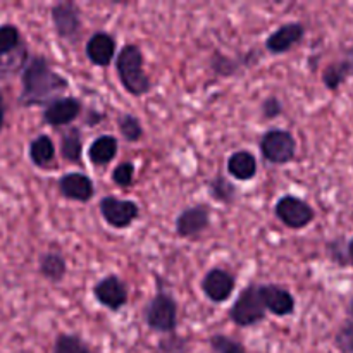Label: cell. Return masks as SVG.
Here are the masks:
<instances>
[{
    "label": "cell",
    "mask_w": 353,
    "mask_h": 353,
    "mask_svg": "<svg viewBox=\"0 0 353 353\" xmlns=\"http://www.w3.org/2000/svg\"><path fill=\"white\" fill-rule=\"evenodd\" d=\"M69 88V81L43 55H31L21 71V93L17 103L21 107H40L61 99V93Z\"/></svg>",
    "instance_id": "6da1fadb"
},
{
    "label": "cell",
    "mask_w": 353,
    "mask_h": 353,
    "mask_svg": "<svg viewBox=\"0 0 353 353\" xmlns=\"http://www.w3.org/2000/svg\"><path fill=\"white\" fill-rule=\"evenodd\" d=\"M116 69L123 88L130 95L141 97L150 92V76L143 69V54L140 47L134 43H128L121 48L116 55Z\"/></svg>",
    "instance_id": "7a4b0ae2"
},
{
    "label": "cell",
    "mask_w": 353,
    "mask_h": 353,
    "mask_svg": "<svg viewBox=\"0 0 353 353\" xmlns=\"http://www.w3.org/2000/svg\"><path fill=\"white\" fill-rule=\"evenodd\" d=\"M28 61V47L19 28L12 23L0 24V72L23 71Z\"/></svg>",
    "instance_id": "3957f363"
},
{
    "label": "cell",
    "mask_w": 353,
    "mask_h": 353,
    "mask_svg": "<svg viewBox=\"0 0 353 353\" xmlns=\"http://www.w3.org/2000/svg\"><path fill=\"white\" fill-rule=\"evenodd\" d=\"M145 324L152 331L171 334L178 327V302L168 292H159L143 310Z\"/></svg>",
    "instance_id": "277c9868"
},
{
    "label": "cell",
    "mask_w": 353,
    "mask_h": 353,
    "mask_svg": "<svg viewBox=\"0 0 353 353\" xmlns=\"http://www.w3.org/2000/svg\"><path fill=\"white\" fill-rule=\"evenodd\" d=\"M230 319L240 327H250L265 319V307L259 295L257 285H248L234 300Z\"/></svg>",
    "instance_id": "5b68a950"
},
{
    "label": "cell",
    "mask_w": 353,
    "mask_h": 353,
    "mask_svg": "<svg viewBox=\"0 0 353 353\" xmlns=\"http://www.w3.org/2000/svg\"><path fill=\"white\" fill-rule=\"evenodd\" d=\"M261 152L271 164H288L295 159L296 140L286 130H269L261 138Z\"/></svg>",
    "instance_id": "8992f818"
},
{
    "label": "cell",
    "mask_w": 353,
    "mask_h": 353,
    "mask_svg": "<svg viewBox=\"0 0 353 353\" xmlns=\"http://www.w3.org/2000/svg\"><path fill=\"white\" fill-rule=\"evenodd\" d=\"M274 214L290 230H303L316 219V212L305 200L293 195H285L276 202Z\"/></svg>",
    "instance_id": "52a82bcc"
},
{
    "label": "cell",
    "mask_w": 353,
    "mask_h": 353,
    "mask_svg": "<svg viewBox=\"0 0 353 353\" xmlns=\"http://www.w3.org/2000/svg\"><path fill=\"white\" fill-rule=\"evenodd\" d=\"M100 214L109 226L116 230L130 228L140 217V207L133 200H121L117 196L107 195L99 203Z\"/></svg>",
    "instance_id": "ba28073f"
},
{
    "label": "cell",
    "mask_w": 353,
    "mask_h": 353,
    "mask_svg": "<svg viewBox=\"0 0 353 353\" xmlns=\"http://www.w3.org/2000/svg\"><path fill=\"white\" fill-rule=\"evenodd\" d=\"M52 23L59 38L76 43L81 31V12L72 2H59L50 9Z\"/></svg>",
    "instance_id": "9c48e42d"
},
{
    "label": "cell",
    "mask_w": 353,
    "mask_h": 353,
    "mask_svg": "<svg viewBox=\"0 0 353 353\" xmlns=\"http://www.w3.org/2000/svg\"><path fill=\"white\" fill-rule=\"evenodd\" d=\"M93 296H95L100 305L116 312V310L123 309L126 305L130 293H128L126 283L119 276L107 274L105 278H102L93 286Z\"/></svg>",
    "instance_id": "30bf717a"
},
{
    "label": "cell",
    "mask_w": 353,
    "mask_h": 353,
    "mask_svg": "<svg viewBox=\"0 0 353 353\" xmlns=\"http://www.w3.org/2000/svg\"><path fill=\"white\" fill-rule=\"evenodd\" d=\"M210 226V209L205 203L186 207L176 217V234L179 238H196Z\"/></svg>",
    "instance_id": "8fae6325"
},
{
    "label": "cell",
    "mask_w": 353,
    "mask_h": 353,
    "mask_svg": "<svg viewBox=\"0 0 353 353\" xmlns=\"http://www.w3.org/2000/svg\"><path fill=\"white\" fill-rule=\"evenodd\" d=\"M81 110V100L76 99V97H61V99L54 100V102L45 107L43 121L45 124L52 128L69 126V124L78 119Z\"/></svg>",
    "instance_id": "7c38bea8"
},
{
    "label": "cell",
    "mask_w": 353,
    "mask_h": 353,
    "mask_svg": "<svg viewBox=\"0 0 353 353\" xmlns=\"http://www.w3.org/2000/svg\"><path fill=\"white\" fill-rule=\"evenodd\" d=\"M234 286H236L234 276L221 268L210 269L202 279L203 295L214 303H223L230 300V296L233 295Z\"/></svg>",
    "instance_id": "4fadbf2b"
},
{
    "label": "cell",
    "mask_w": 353,
    "mask_h": 353,
    "mask_svg": "<svg viewBox=\"0 0 353 353\" xmlns=\"http://www.w3.org/2000/svg\"><path fill=\"white\" fill-rule=\"evenodd\" d=\"M259 295L265 310L278 317L292 316L295 312V296L292 292L279 285H261L259 286Z\"/></svg>",
    "instance_id": "5bb4252c"
},
{
    "label": "cell",
    "mask_w": 353,
    "mask_h": 353,
    "mask_svg": "<svg viewBox=\"0 0 353 353\" xmlns=\"http://www.w3.org/2000/svg\"><path fill=\"white\" fill-rule=\"evenodd\" d=\"M303 37H305V26L302 23H286L269 34L265 40V48L274 55L285 54L299 45Z\"/></svg>",
    "instance_id": "9a60e30c"
},
{
    "label": "cell",
    "mask_w": 353,
    "mask_h": 353,
    "mask_svg": "<svg viewBox=\"0 0 353 353\" xmlns=\"http://www.w3.org/2000/svg\"><path fill=\"white\" fill-rule=\"evenodd\" d=\"M59 192L64 199L74 202H90L95 195V185L92 179L81 172H68L57 181Z\"/></svg>",
    "instance_id": "2e32d148"
},
{
    "label": "cell",
    "mask_w": 353,
    "mask_h": 353,
    "mask_svg": "<svg viewBox=\"0 0 353 353\" xmlns=\"http://www.w3.org/2000/svg\"><path fill=\"white\" fill-rule=\"evenodd\" d=\"M116 50V38L112 34L105 33V31H97L95 34H92L90 40L86 41L85 48L88 61L92 64L99 65V68H107L112 62Z\"/></svg>",
    "instance_id": "e0dca14e"
},
{
    "label": "cell",
    "mask_w": 353,
    "mask_h": 353,
    "mask_svg": "<svg viewBox=\"0 0 353 353\" xmlns=\"http://www.w3.org/2000/svg\"><path fill=\"white\" fill-rule=\"evenodd\" d=\"M117 150H119V143H117L116 137L100 134L88 147V161L97 168H103L116 159Z\"/></svg>",
    "instance_id": "ac0fdd59"
},
{
    "label": "cell",
    "mask_w": 353,
    "mask_h": 353,
    "mask_svg": "<svg viewBox=\"0 0 353 353\" xmlns=\"http://www.w3.org/2000/svg\"><path fill=\"white\" fill-rule=\"evenodd\" d=\"M228 172L238 181H250L257 174V159L252 152H233L228 159Z\"/></svg>",
    "instance_id": "d6986e66"
},
{
    "label": "cell",
    "mask_w": 353,
    "mask_h": 353,
    "mask_svg": "<svg viewBox=\"0 0 353 353\" xmlns=\"http://www.w3.org/2000/svg\"><path fill=\"white\" fill-rule=\"evenodd\" d=\"M28 155H30V161L37 168H52V164L55 162V145L52 138L48 134H38L37 138L30 141Z\"/></svg>",
    "instance_id": "ffe728a7"
},
{
    "label": "cell",
    "mask_w": 353,
    "mask_h": 353,
    "mask_svg": "<svg viewBox=\"0 0 353 353\" xmlns=\"http://www.w3.org/2000/svg\"><path fill=\"white\" fill-rule=\"evenodd\" d=\"M38 271L47 281L61 283L68 272V262L59 252H45L38 259Z\"/></svg>",
    "instance_id": "44dd1931"
},
{
    "label": "cell",
    "mask_w": 353,
    "mask_h": 353,
    "mask_svg": "<svg viewBox=\"0 0 353 353\" xmlns=\"http://www.w3.org/2000/svg\"><path fill=\"white\" fill-rule=\"evenodd\" d=\"M83 154V137L79 128L69 126L61 138V155L71 164H79Z\"/></svg>",
    "instance_id": "7402d4cb"
},
{
    "label": "cell",
    "mask_w": 353,
    "mask_h": 353,
    "mask_svg": "<svg viewBox=\"0 0 353 353\" xmlns=\"http://www.w3.org/2000/svg\"><path fill=\"white\" fill-rule=\"evenodd\" d=\"M207 188H209L210 196L214 200H217V202L224 203V205H231L234 202V199H236V186L223 174H216L212 179H209Z\"/></svg>",
    "instance_id": "603a6c76"
},
{
    "label": "cell",
    "mask_w": 353,
    "mask_h": 353,
    "mask_svg": "<svg viewBox=\"0 0 353 353\" xmlns=\"http://www.w3.org/2000/svg\"><path fill=\"white\" fill-rule=\"evenodd\" d=\"M117 128H119V133L123 134V138L126 141H140L143 138V128L138 117H134L133 114H121L117 117Z\"/></svg>",
    "instance_id": "cb8c5ba5"
},
{
    "label": "cell",
    "mask_w": 353,
    "mask_h": 353,
    "mask_svg": "<svg viewBox=\"0 0 353 353\" xmlns=\"http://www.w3.org/2000/svg\"><path fill=\"white\" fill-rule=\"evenodd\" d=\"M52 353H93L88 345L78 336V334H59L55 338L54 350Z\"/></svg>",
    "instance_id": "d4e9b609"
},
{
    "label": "cell",
    "mask_w": 353,
    "mask_h": 353,
    "mask_svg": "<svg viewBox=\"0 0 353 353\" xmlns=\"http://www.w3.org/2000/svg\"><path fill=\"white\" fill-rule=\"evenodd\" d=\"M348 69L347 65L343 64V61L333 62V64L327 65L326 69L323 71V83L327 90L334 92V90L340 88L341 85L345 83V79L348 78Z\"/></svg>",
    "instance_id": "484cf974"
},
{
    "label": "cell",
    "mask_w": 353,
    "mask_h": 353,
    "mask_svg": "<svg viewBox=\"0 0 353 353\" xmlns=\"http://www.w3.org/2000/svg\"><path fill=\"white\" fill-rule=\"evenodd\" d=\"M209 345L212 353H247V348L240 341L226 334H212Z\"/></svg>",
    "instance_id": "4316f807"
},
{
    "label": "cell",
    "mask_w": 353,
    "mask_h": 353,
    "mask_svg": "<svg viewBox=\"0 0 353 353\" xmlns=\"http://www.w3.org/2000/svg\"><path fill=\"white\" fill-rule=\"evenodd\" d=\"M338 350L341 353H353V319L345 321L334 336Z\"/></svg>",
    "instance_id": "83f0119b"
},
{
    "label": "cell",
    "mask_w": 353,
    "mask_h": 353,
    "mask_svg": "<svg viewBox=\"0 0 353 353\" xmlns=\"http://www.w3.org/2000/svg\"><path fill=\"white\" fill-rule=\"evenodd\" d=\"M159 353H186L188 352V341L176 333H171L168 338H162L157 347Z\"/></svg>",
    "instance_id": "f1b7e54d"
},
{
    "label": "cell",
    "mask_w": 353,
    "mask_h": 353,
    "mask_svg": "<svg viewBox=\"0 0 353 353\" xmlns=\"http://www.w3.org/2000/svg\"><path fill=\"white\" fill-rule=\"evenodd\" d=\"M134 165L133 162H121L119 165H116L112 171V181L116 183L121 188H128V186L133 185L134 181Z\"/></svg>",
    "instance_id": "f546056e"
},
{
    "label": "cell",
    "mask_w": 353,
    "mask_h": 353,
    "mask_svg": "<svg viewBox=\"0 0 353 353\" xmlns=\"http://www.w3.org/2000/svg\"><path fill=\"white\" fill-rule=\"evenodd\" d=\"M210 65H212L214 72L219 76H231L234 74L238 69L236 62H234L231 57H228V55L221 54V52L214 54L212 61H210Z\"/></svg>",
    "instance_id": "4dcf8cb0"
},
{
    "label": "cell",
    "mask_w": 353,
    "mask_h": 353,
    "mask_svg": "<svg viewBox=\"0 0 353 353\" xmlns=\"http://www.w3.org/2000/svg\"><path fill=\"white\" fill-rule=\"evenodd\" d=\"M283 112V103L278 97L271 95L262 102V117L264 119H276L278 116H281Z\"/></svg>",
    "instance_id": "1f68e13d"
},
{
    "label": "cell",
    "mask_w": 353,
    "mask_h": 353,
    "mask_svg": "<svg viewBox=\"0 0 353 353\" xmlns=\"http://www.w3.org/2000/svg\"><path fill=\"white\" fill-rule=\"evenodd\" d=\"M343 64L347 65V69H348V74L353 76V45H352L350 48H348V50H347V54H345Z\"/></svg>",
    "instance_id": "d6a6232c"
},
{
    "label": "cell",
    "mask_w": 353,
    "mask_h": 353,
    "mask_svg": "<svg viewBox=\"0 0 353 353\" xmlns=\"http://www.w3.org/2000/svg\"><path fill=\"white\" fill-rule=\"evenodd\" d=\"M3 121H6V102H3V93L0 90V133L3 130Z\"/></svg>",
    "instance_id": "836d02e7"
},
{
    "label": "cell",
    "mask_w": 353,
    "mask_h": 353,
    "mask_svg": "<svg viewBox=\"0 0 353 353\" xmlns=\"http://www.w3.org/2000/svg\"><path fill=\"white\" fill-rule=\"evenodd\" d=\"M347 254H348V259H350V262L353 265V238H352L350 243H348V247H347Z\"/></svg>",
    "instance_id": "e575fe53"
},
{
    "label": "cell",
    "mask_w": 353,
    "mask_h": 353,
    "mask_svg": "<svg viewBox=\"0 0 353 353\" xmlns=\"http://www.w3.org/2000/svg\"><path fill=\"white\" fill-rule=\"evenodd\" d=\"M350 316H352V319H353V299H352V302H350Z\"/></svg>",
    "instance_id": "d590c367"
}]
</instances>
